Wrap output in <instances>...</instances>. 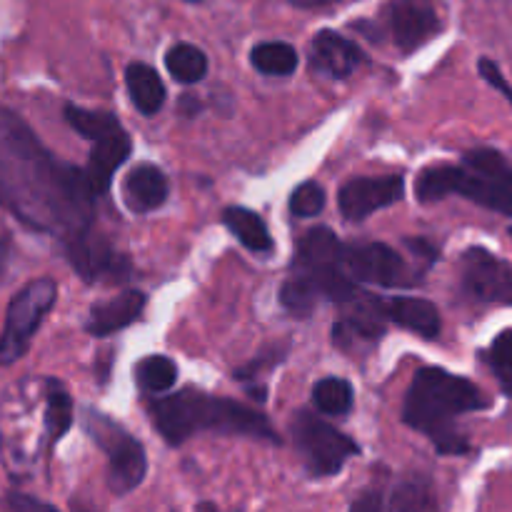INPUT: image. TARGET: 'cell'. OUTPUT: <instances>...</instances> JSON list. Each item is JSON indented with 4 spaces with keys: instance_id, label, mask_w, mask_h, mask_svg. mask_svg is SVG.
I'll use <instances>...</instances> for the list:
<instances>
[{
    "instance_id": "1",
    "label": "cell",
    "mask_w": 512,
    "mask_h": 512,
    "mask_svg": "<svg viewBox=\"0 0 512 512\" xmlns=\"http://www.w3.org/2000/svg\"><path fill=\"white\" fill-rule=\"evenodd\" d=\"M0 208L28 228L70 243L93 230L95 193L85 170L55 158L15 113L0 108Z\"/></svg>"
},
{
    "instance_id": "2",
    "label": "cell",
    "mask_w": 512,
    "mask_h": 512,
    "mask_svg": "<svg viewBox=\"0 0 512 512\" xmlns=\"http://www.w3.org/2000/svg\"><path fill=\"white\" fill-rule=\"evenodd\" d=\"M485 408H490V398L468 378L443 368H423L405 395L403 420L423 433L440 455H465L470 443L458 433L455 420Z\"/></svg>"
},
{
    "instance_id": "3",
    "label": "cell",
    "mask_w": 512,
    "mask_h": 512,
    "mask_svg": "<svg viewBox=\"0 0 512 512\" xmlns=\"http://www.w3.org/2000/svg\"><path fill=\"white\" fill-rule=\"evenodd\" d=\"M153 425L168 445H183L198 433L245 435V438L280 443L263 413L228 398H213L200 390H180L150 408Z\"/></svg>"
},
{
    "instance_id": "4",
    "label": "cell",
    "mask_w": 512,
    "mask_h": 512,
    "mask_svg": "<svg viewBox=\"0 0 512 512\" xmlns=\"http://www.w3.org/2000/svg\"><path fill=\"white\" fill-rule=\"evenodd\" d=\"M455 193L512 218V163L498 150L478 148L465 153L460 165H430L415 183L420 203H435Z\"/></svg>"
},
{
    "instance_id": "5",
    "label": "cell",
    "mask_w": 512,
    "mask_h": 512,
    "mask_svg": "<svg viewBox=\"0 0 512 512\" xmlns=\"http://www.w3.org/2000/svg\"><path fill=\"white\" fill-rule=\"evenodd\" d=\"M83 425L100 450L108 455V485L115 495H128L138 488L148 473V458L140 440L108 415L85 410Z\"/></svg>"
},
{
    "instance_id": "6",
    "label": "cell",
    "mask_w": 512,
    "mask_h": 512,
    "mask_svg": "<svg viewBox=\"0 0 512 512\" xmlns=\"http://www.w3.org/2000/svg\"><path fill=\"white\" fill-rule=\"evenodd\" d=\"M290 430H293L295 450L310 478H333L353 455L360 453L355 440L308 410L295 413Z\"/></svg>"
},
{
    "instance_id": "7",
    "label": "cell",
    "mask_w": 512,
    "mask_h": 512,
    "mask_svg": "<svg viewBox=\"0 0 512 512\" xmlns=\"http://www.w3.org/2000/svg\"><path fill=\"white\" fill-rule=\"evenodd\" d=\"M58 300V283L53 278L30 280L18 290L5 313L3 335H0V365H13L28 353L35 333L50 308Z\"/></svg>"
},
{
    "instance_id": "8",
    "label": "cell",
    "mask_w": 512,
    "mask_h": 512,
    "mask_svg": "<svg viewBox=\"0 0 512 512\" xmlns=\"http://www.w3.org/2000/svg\"><path fill=\"white\" fill-rule=\"evenodd\" d=\"M343 268L355 283H375L380 288H410L420 283L418 278H413L408 263L383 243L355 245V248L345 245Z\"/></svg>"
},
{
    "instance_id": "9",
    "label": "cell",
    "mask_w": 512,
    "mask_h": 512,
    "mask_svg": "<svg viewBox=\"0 0 512 512\" xmlns=\"http://www.w3.org/2000/svg\"><path fill=\"white\" fill-rule=\"evenodd\" d=\"M463 290L478 303L512 305V263L485 248L465 250Z\"/></svg>"
},
{
    "instance_id": "10",
    "label": "cell",
    "mask_w": 512,
    "mask_h": 512,
    "mask_svg": "<svg viewBox=\"0 0 512 512\" xmlns=\"http://www.w3.org/2000/svg\"><path fill=\"white\" fill-rule=\"evenodd\" d=\"M385 20L403 53L423 48L443 30V18L430 0H390L385 5Z\"/></svg>"
},
{
    "instance_id": "11",
    "label": "cell",
    "mask_w": 512,
    "mask_h": 512,
    "mask_svg": "<svg viewBox=\"0 0 512 512\" xmlns=\"http://www.w3.org/2000/svg\"><path fill=\"white\" fill-rule=\"evenodd\" d=\"M403 175H383V178H353L340 188V213L348 220L370 218L378 210L398 203L403 198Z\"/></svg>"
},
{
    "instance_id": "12",
    "label": "cell",
    "mask_w": 512,
    "mask_h": 512,
    "mask_svg": "<svg viewBox=\"0 0 512 512\" xmlns=\"http://www.w3.org/2000/svg\"><path fill=\"white\" fill-rule=\"evenodd\" d=\"M65 255H68V263L73 265L75 273L83 280H88V283L103 278L123 280L125 273H128V260L120 258L110 248L108 240L100 233H95V230H88V233L65 243Z\"/></svg>"
},
{
    "instance_id": "13",
    "label": "cell",
    "mask_w": 512,
    "mask_h": 512,
    "mask_svg": "<svg viewBox=\"0 0 512 512\" xmlns=\"http://www.w3.org/2000/svg\"><path fill=\"white\" fill-rule=\"evenodd\" d=\"M130 150H133V143H130V135L123 128H115L113 133L95 140L93 150H90L88 168H85V175H88V183L93 188L95 198L108 193L115 170L128 160Z\"/></svg>"
},
{
    "instance_id": "14",
    "label": "cell",
    "mask_w": 512,
    "mask_h": 512,
    "mask_svg": "<svg viewBox=\"0 0 512 512\" xmlns=\"http://www.w3.org/2000/svg\"><path fill=\"white\" fill-rule=\"evenodd\" d=\"M360 60H363V55H360L358 45L345 38V35L335 33V30H320L313 38V45H310V63L328 78H348V75L355 73Z\"/></svg>"
},
{
    "instance_id": "15",
    "label": "cell",
    "mask_w": 512,
    "mask_h": 512,
    "mask_svg": "<svg viewBox=\"0 0 512 512\" xmlns=\"http://www.w3.org/2000/svg\"><path fill=\"white\" fill-rule=\"evenodd\" d=\"M145 303H148V298H145L143 290H125V293L115 295V298L105 300V303L93 305L85 330L93 338H105V335L118 333V330L128 328L130 323L140 318Z\"/></svg>"
},
{
    "instance_id": "16",
    "label": "cell",
    "mask_w": 512,
    "mask_h": 512,
    "mask_svg": "<svg viewBox=\"0 0 512 512\" xmlns=\"http://www.w3.org/2000/svg\"><path fill=\"white\" fill-rule=\"evenodd\" d=\"M168 178L150 163L135 165L123 180V200L133 213H150L168 200Z\"/></svg>"
},
{
    "instance_id": "17",
    "label": "cell",
    "mask_w": 512,
    "mask_h": 512,
    "mask_svg": "<svg viewBox=\"0 0 512 512\" xmlns=\"http://www.w3.org/2000/svg\"><path fill=\"white\" fill-rule=\"evenodd\" d=\"M385 320H393L395 325L423 338H438L440 335V313L430 300L423 298H390L383 300Z\"/></svg>"
},
{
    "instance_id": "18",
    "label": "cell",
    "mask_w": 512,
    "mask_h": 512,
    "mask_svg": "<svg viewBox=\"0 0 512 512\" xmlns=\"http://www.w3.org/2000/svg\"><path fill=\"white\" fill-rule=\"evenodd\" d=\"M125 85H128L130 100L143 115H155L165 103V85L155 68L145 63H130L125 70Z\"/></svg>"
},
{
    "instance_id": "19",
    "label": "cell",
    "mask_w": 512,
    "mask_h": 512,
    "mask_svg": "<svg viewBox=\"0 0 512 512\" xmlns=\"http://www.w3.org/2000/svg\"><path fill=\"white\" fill-rule=\"evenodd\" d=\"M345 245L330 228H313L298 245L295 268H320V265L343 263Z\"/></svg>"
},
{
    "instance_id": "20",
    "label": "cell",
    "mask_w": 512,
    "mask_h": 512,
    "mask_svg": "<svg viewBox=\"0 0 512 512\" xmlns=\"http://www.w3.org/2000/svg\"><path fill=\"white\" fill-rule=\"evenodd\" d=\"M223 223L240 243L253 253H270L273 250V238H270L268 225L263 223L258 213L248 208H225Z\"/></svg>"
},
{
    "instance_id": "21",
    "label": "cell",
    "mask_w": 512,
    "mask_h": 512,
    "mask_svg": "<svg viewBox=\"0 0 512 512\" xmlns=\"http://www.w3.org/2000/svg\"><path fill=\"white\" fill-rule=\"evenodd\" d=\"M133 375L135 383H138V388L143 393L160 395L168 393L175 385V380H178V365L170 358H165V355H148V358H143L135 365Z\"/></svg>"
},
{
    "instance_id": "22",
    "label": "cell",
    "mask_w": 512,
    "mask_h": 512,
    "mask_svg": "<svg viewBox=\"0 0 512 512\" xmlns=\"http://www.w3.org/2000/svg\"><path fill=\"white\" fill-rule=\"evenodd\" d=\"M388 512H438V500H435L430 480L423 475L403 480L395 488Z\"/></svg>"
},
{
    "instance_id": "23",
    "label": "cell",
    "mask_w": 512,
    "mask_h": 512,
    "mask_svg": "<svg viewBox=\"0 0 512 512\" xmlns=\"http://www.w3.org/2000/svg\"><path fill=\"white\" fill-rule=\"evenodd\" d=\"M165 68H168V73L173 75L178 83L193 85L198 83V80H203L205 73H208V58H205L203 50L195 48V45L178 43L168 50V55H165Z\"/></svg>"
},
{
    "instance_id": "24",
    "label": "cell",
    "mask_w": 512,
    "mask_h": 512,
    "mask_svg": "<svg viewBox=\"0 0 512 512\" xmlns=\"http://www.w3.org/2000/svg\"><path fill=\"white\" fill-rule=\"evenodd\" d=\"M250 60L263 75L285 78V75L295 73V68H298V50L288 43H278V40L275 43H260L250 53Z\"/></svg>"
},
{
    "instance_id": "25",
    "label": "cell",
    "mask_w": 512,
    "mask_h": 512,
    "mask_svg": "<svg viewBox=\"0 0 512 512\" xmlns=\"http://www.w3.org/2000/svg\"><path fill=\"white\" fill-rule=\"evenodd\" d=\"M48 403H45V430L50 443H58L73 425V400L68 390L55 380H48Z\"/></svg>"
},
{
    "instance_id": "26",
    "label": "cell",
    "mask_w": 512,
    "mask_h": 512,
    "mask_svg": "<svg viewBox=\"0 0 512 512\" xmlns=\"http://www.w3.org/2000/svg\"><path fill=\"white\" fill-rule=\"evenodd\" d=\"M65 120H68L70 128L78 130L88 140H98L120 128L118 118L108 110H85L80 105H65Z\"/></svg>"
},
{
    "instance_id": "27",
    "label": "cell",
    "mask_w": 512,
    "mask_h": 512,
    "mask_svg": "<svg viewBox=\"0 0 512 512\" xmlns=\"http://www.w3.org/2000/svg\"><path fill=\"white\" fill-rule=\"evenodd\" d=\"M313 403L325 415H348L353 408V388L348 380L325 378L313 388Z\"/></svg>"
},
{
    "instance_id": "28",
    "label": "cell",
    "mask_w": 512,
    "mask_h": 512,
    "mask_svg": "<svg viewBox=\"0 0 512 512\" xmlns=\"http://www.w3.org/2000/svg\"><path fill=\"white\" fill-rule=\"evenodd\" d=\"M320 293L315 290V285L310 283L305 275L293 273L280 288V303L288 313L298 315V318H308L313 313V308L318 305Z\"/></svg>"
},
{
    "instance_id": "29",
    "label": "cell",
    "mask_w": 512,
    "mask_h": 512,
    "mask_svg": "<svg viewBox=\"0 0 512 512\" xmlns=\"http://www.w3.org/2000/svg\"><path fill=\"white\" fill-rule=\"evenodd\" d=\"M483 360L490 365L493 375L498 378L503 393L512 398V328L503 330L483 353Z\"/></svg>"
},
{
    "instance_id": "30",
    "label": "cell",
    "mask_w": 512,
    "mask_h": 512,
    "mask_svg": "<svg viewBox=\"0 0 512 512\" xmlns=\"http://www.w3.org/2000/svg\"><path fill=\"white\" fill-rule=\"evenodd\" d=\"M325 208V190L318 183H303L293 190V198H290V210H293L298 218H313L320 215V210Z\"/></svg>"
},
{
    "instance_id": "31",
    "label": "cell",
    "mask_w": 512,
    "mask_h": 512,
    "mask_svg": "<svg viewBox=\"0 0 512 512\" xmlns=\"http://www.w3.org/2000/svg\"><path fill=\"white\" fill-rule=\"evenodd\" d=\"M478 70H480V75H483V78H485V83L493 85V88L498 90V93H503L505 98H508L510 103H512V85L508 83V80H505L503 70L498 68V63H495V60L480 58Z\"/></svg>"
},
{
    "instance_id": "32",
    "label": "cell",
    "mask_w": 512,
    "mask_h": 512,
    "mask_svg": "<svg viewBox=\"0 0 512 512\" xmlns=\"http://www.w3.org/2000/svg\"><path fill=\"white\" fill-rule=\"evenodd\" d=\"M8 508H10V512H60V510H55L53 505L43 503V500L33 498V495H25V493H10Z\"/></svg>"
},
{
    "instance_id": "33",
    "label": "cell",
    "mask_w": 512,
    "mask_h": 512,
    "mask_svg": "<svg viewBox=\"0 0 512 512\" xmlns=\"http://www.w3.org/2000/svg\"><path fill=\"white\" fill-rule=\"evenodd\" d=\"M348 512H383V493L378 488L365 490L358 500H353Z\"/></svg>"
},
{
    "instance_id": "34",
    "label": "cell",
    "mask_w": 512,
    "mask_h": 512,
    "mask_svg": "<svg viewBox=\"0 0 512 512\" xmlns=\"http://www.w3.org/2000/svg\"><path fill=\"white\" fill-rule=\"evenodd\" d=\"M288 3H290V5H295V8L313 10V8H325V5L340 3V0H288Z\"/></svg>"
},
{
    "instance_id": "35",
    "label": "cell",
    "mask_w": 512,
    "mask_h": 512,
    "mask_svg": "<svg viewBox=\"0 0 512 512\" xmlns=\"http://www.w3.org/2000/svg\"><path fill=\"white\" fill-rule=\"evenodd\" d=\"M3 263H5V245L0 243V270H3Z\"/></svg>"
},
{
    "instance_id": "36",
    "label": "cell",
    "mask_w": 512,
    "mask_h": 512,
    "mask_svg": "<svg viewBox=\"0 0 512 512\" xmlns=\"http://www.w3.org/2000/svg\"><path fill=\"white\" fill-rule=\"evenodd\" d=\"M188 3H200V0H188Z\"/></svg>"
},
{
    "instance_id": "37",
    "label": "cell",
    "mask_w": 512,
    "mask_h": 512,
    "mask_svg": "<svg viewBox=\"0 0 512 512\" xmlns=\"http://www.w3.org/2000/svg\"><path fill=\"white\" fill-rule=\"evenodd\" d=\"M510 235H512V228H510Z\"/></svg>"
}]
</instances>
